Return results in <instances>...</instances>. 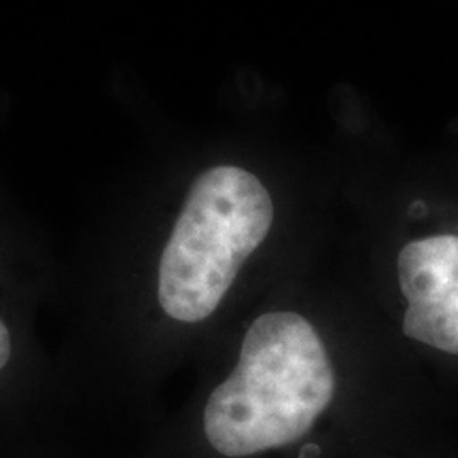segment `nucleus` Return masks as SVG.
Here are the masks:
<instances>
[{"instance_id":"f257e3e1","label":"nucleus","mask_w":458,"mask_h":458,"mask_svg":"<svg viewBox=\"0 0 458 458\" xmlns=\"http://www.w3.org/2000/svg\"><path fill=\"white\" fill-rule=\"evenodd\" d=\"M334 393V365L312 325L295 312H267L246 331L238 365L208 397L206 439L229 458L283 448L310 431Z\"/></svg>"},{"instance_id":"f03ea898","label":"nucleus","mask_w":458,"mask_h":458,"mask_svg":"<svg viewBox=\"0 0 458 458\" xmlns=\"http://www.w3.org/2000/svg\"><path fill=\"white\" fill-rule=\"evenodd\" d=\"M274 206L255 174L216 165L193 182L159 261L157 297L179 323L208 318L266 240Z\"/></svg>"},{"instance_id":"7ed1b4c3","label":"nucleus","mask_w":458,"mask_h":458,"mask_svg":"<svg viewBox=\"0 0 458 458\" xmlns=\"http://www.w3.org/2000/svg\"><path fill=\"white\" fill-rule=\"evenodd\" d=\"M397 267L401 291L410 303L405 335L458 354V236L410 242L401 250Z\"/></svg>"},{"instance_id":"20e7f679","label":"nucleus","mask_w":458,"mask_h":458,"mask_svg":"<svg viewBox=\"0 0 458 458\" xmlns=\"http://www.w3.org/2000/svg\"><path fill=\"white\" fill-rule=\"evenodd\" d=\"M11 354H13V340H11V331L7 325L0 320V371L9 365Z\"/></svg>"},{"instance_id":"39448f33","label":"nucleus","mask_w":458,"mask_h":458,"mask_svg":"<svg viewBox=\"0 0 458 458\" xmlns=\"http://www.w3.org/2000/svg\"><path fill=\"white\" fill-rule=\"evenodd\" d=\"M320 456V448L317 444H308L306 448H301L300 458H318Z\"/></svg>"}]
</instances>
